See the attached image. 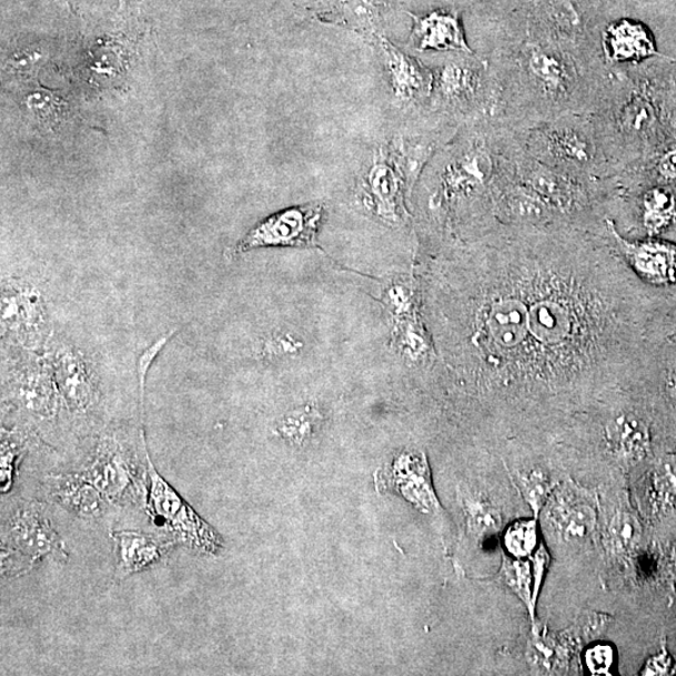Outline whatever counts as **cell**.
Returning <instances> with one entry per match:
<instances>
[{
    "label": "cell",
    "mask_w": 676,
    "mask_h": 676,
    "mask_svg": "<svg viewBox=\"0 0 676 676\" xmlns=\"http://www.w3.org/2000/svg\"><path fill=\"white\" fill-rule=\"evenodd\" d=\"M52 367L68 414L81 418L93 416L101 396L83 356L73 349L62 347L54 354Z\"/></svg>",
    "instance_id": "cell-12"
},
{
    "label": "cell",
    "mask_w": 676,
    "mask_h": 676,
    "mask_svg": "<svg viewBox=\"0 0 676 676\" xmlns=\"http://www.w3.org/2000/svg\"><path fill=\"white\" fill-rule=\"evenodd\" d=\"M676 672V662L668 649L663 646L660 653L652 656L643 666L642 675H672Z\"/></svg>",
    "instance_id": "cell-32"
},
{
    "label": "cell",
    "mask_w": 676,
    "mask_h": 676,
    "mask_svg": "<svg viewBox=\"0 0 676 676\" xmlns=\"http://www.w3.org/2000/svg\"><path fill=\"white\" fill-rule=\"evenodd\" d=\"M78 474L113 504L133 502L147 495V470L141 473L134 456L113 438L102 440L91 462Z\"/></svg>",
    "instance_id": "cell-7"
},
{
    "label": "cell",
    "mask_w": 676,
    "mask_h": 676,
    "mask_svg": "<svg viewBox=\"0 0 676 676\" xmlns=\"http://www.w3.org/2000/svg\"><path fill=\"white\" fill-rule=\"evenodd\" d=\"M26 451L24 440L11 431L2 430V453H0V480L2 493H8L14 482L17 465Z\"/></svg>",
    "instance_id": "cell-26"
},
{
    "label": "cell",
    "mask_w": 676,
    "mask_h": 676,
    "mask_svg": "<svg viewBox=\"0 0 676 676\" xmlns=\"http://www.w3.org/2000/svg\"><path fill=\"white\" fill-rule=\"evenodd\" d=\"M2 322L7 333L29 350L43 345L48 331L47 307L41 292L29 283L14 282L3 290Z\"/></svg>",
    "instance_id": "cell-10"
},
{
    "label": "cell",
    "mask_w": 676,
    "mask_h": 676,
    "mask_svg": "<svg viewBox=\"0 0 676 676\" xmlns=\"http://www.w3.org/2000/svg\"><path fill=\"white\" fill-rule=\"evenodd\" d=\"M505 552L514 558H528L541 546L537 517L522 518L506 527L503 537Z\"/></svg>",
    "instance_id": "cell-23"
},
{
    "label": "cell",
    "mask_w": 676,
    "mask_h": 676,
    "mask_svg": "<svg viewBox=\"0 0 676 676\" xmlns=\"http://www.w3.org/2000/svg\"><path fill=\"white\" fill-rule=\"evenodd\" d=\"M517 485L535 517L541 516L555 486L545 468L535 466L517 475Z\"/></svg>",
    "instance_id": "cell-24"
},
{
    "label": "cell",
    "mask_w": 676,
    "mask_h": 676,
    "mask_svg": "<svg viewBox=\"0 0 676 676\" xmlns=\"http://www.w3.org/2000/svg\"><path fill=\"white\" fill-rule=\"evenodd\" d=\"M599 437L606 455L619 464L640 463L652 453V425L632 406L611 410L602 420Z\"/></svg>",
    "instance_id": "cell-9"
},
{
    "label": "cell",
    "mask_w": 676,
    "mask_h": 676,
    "mask_svg": "<svg viewBox=\"0 0 676 676\" xmlns=\"http://www.w3.org/2000/svg\"><path fill=\"white\" fill-rule=\"evenodd\" d=\"M642 536V526L633 514L617 512L607 525L606 542L615 555H626L634 551Z\"/></svg>",
    "instance_id": "cell-25"
},
{
    "label": "cell",
    "mask_w": 676,
    "mask_h": 676,
    "mask_svg": "<svg viewBox=\"0 0 676 676\" xmlns=\"http://www.w3.org/2000/svg\"><path fill=\"white\" fill-rule=\"evenodd\" d=\"M2 572L4 576H18L52 557L68 561V548L57 533L46 506L36 502L14 505L2 526Z\"/></svg>",
    "instance_id": "cell-3"
},
{
    "label": "cell",
    "mask_w": 676,
    "mask_h": 676,
    "mask_svg": "<svg viewBox=\"0 0 676 676\" xmlns=\"http://www.w3.org/2000/svg\"><path fill=\"white\" fill-rule=\"evenodd\" d=\"M542 514L553 533L566 543L586 541L597 525V508L591 495L572 483L555 486Z\"/></svg>",
    "instance_id": "cell-11"
},
{
    "label": "cell",
    "mask_w": 676,
    "mask_h": 676,
    "mask_svg": "<svg viewBox=\"0 0 676 676\" xmlns=\"http://www.w3.org/2000/svg\"><path fill=\"white\" fill-rule=\"evenodd\" d=\"M4 395L29 424L43 431L54 426L62 410H67L53 367L42 360H26L14 366Z\"/></svg>",
    "instance_id": "cell-6"
},
{
    "label": "cell",
    "mask_w": 676,
    "mask_h": 676,
    "mask_svg": "<svg viewBox=\"0 0 676 676\" xmlns=\"http://www.w3.org/2000/svg\"><path fill=\"white\" fill-rule=\"evenodd\" d=\"M612 622V616L603 613H586L572 628L561 633L532 626L527 643V662L535 674L561 675L572 669L573 662L596 636Z\"/></svg>",
    "instance_id": "cell-5"
},
{
    "label": "cell",
    "mask_w": 676,
    "mask_h": 676,
    "mask_svg": "<svg viewBox=\"0 0 676 676\" xmlns=\"http://www.w3.org/2000/svg\"><path fill=\"white\" fill-rule=\"evenodd\" d=\"M655 172L664 183L676 181V145L666 151L656 162Z\"/></svg>",
    "instance_id": "cell-33"
},
{
    "label": "cell",
    "mask_w": 676,
    "mask_h": 676,
    "mask_svg": "<svg viewBox=\"0 0 676 676\" xmlns=\"http://www.w3.org/2000/svg\"><path fill=\"white\" fill-rule=\"evenodd\" d=\"M115 551L117 581L127 579L137 573L160 563L173 544L142 532L123 531L112 534Z\"/></svg>",
    "instance_id": "cell-14"
},
{
    "label": "cell",
    "mask_w": 676,
    "mask_h": 676,
    "mask_svg": "<svg viewBox=\"0 0 676 676\" xmlns=\"http://www.w3.org/2000/svg\"><path fill=\"white\" fill-rule=\"evenodd\" d=\"M638 214L646 238H658L676 222V193L663 185L644 191Z\"/></svg>",
    "instance_id": "cell-18"
},
{
    "label": "cell",
    "mask_w": 676,
    "mask_h": 676,
    "mask_svg": "<svg viewBox=\"0 0 676 676\" xmlns=\"http://www.w3.org/2000/svg\"><path fill=\"white\" fill-rule=\"evenodd\" d=\"M145 458L149 478L145 508L154 524L165 528L175 543L183 544L195 553L218 555L223 547L221 536L157 472L147 447Z\"/></svg>",
    "instance_id": "cell-4"
},
{
    "label": "cell",
    "mask_w": 676,
    "mask_h": 676,
    "mask_svg": "<svg viewBox=\"0 0 676 676\" xmlns=\"http://www.w3.org/2000/svg\"><path fill=\"white\" fill-rule=\"evenodd\" d=\"M386 52L397 94L405 100L427 97L434 78L426 68L394 48L386 47Z\"/></svg>",
    "instance_id": "cell-19"
},
{
    "label": "cell",
    "mask_w": 676,
    "mask_h": 676,
    "mask_svg": "<svg viewBox=\"0 0 676 676\" xmlns=\"http://www.w3.org/2000/svg\"><path fill=\"white\" fill-rule=\"evenodd\" d=\"M525 152L552 169L589 182L616 178L591 114L565 113L522 131Z\"/></svg>",
    "instance_id": "cell-2"
},
{
    "label": "cell",
    "mask_w": 676,
    "mask_h": 676,
    "mask_svg": "<svg viewBox=\"0 0 676 676\" xmlns=\"http://www.w3.org/2000/svg\"><path fill=\"white\" fill-rule=\"evenodd\" d=\"M502 574L508 589H511L517 596V599L526 607L532 626L536 625L537 604L534 599V579L531 557H504Z\"/></svg>",
    "instance_id": "cell-22"
},
{
    "label": "cell",
    "mask_w": 676,
    "mask_h": 676,
    "mask_svg": "<svg viewBox=\"0 0 676 676\" xmlns=\"http://www.w3.org/2000/svg\"><path fill=\"white\" fill-rule=\"evenodd\" d=\"M648 478L645 495L653 513H668L676 506V454L663 458Z\"/></svg>",
    "instance_id": "cell-21"
},
{
    "label": "cell",
    "mask_w": 676,
    "mask_h": 676,
    "mask_svg": "<svg viewBox=\"0 0 676 676\" xmlns=\"http://www.w3.org/2000/svg\"><path fill=\"white\" fill-rule=\"evenodd\" d=\"M468 525L477 536H492L503 525V516L487 503L473 502L468 505Z\"/></svg>",
    "instance_id": "cell-28"
},
{
    "label": "cell",
    "mask_w": 676,
    "mask_h": 676,
    "mask_svg": "<svg viewBox=\"0 0 676 676\" xmlns=\"http://www.w3.org/2000/svg\"><path fill=\"white\" fill-rule=\"evenodd\" d=\"M175 331L169 333V335H164L161 339L157 340L152 346L147 349L139 360V364H137V372H139V381H140V391H141V404L143 407L144 404V392H145V380L147 374L153 364V361L157 356H159L163 346L171 340L174 335Z\"/></svg>",
    "instance_id": "cell-30"
},
{
    "label": "cell",
    "mask_w": 676,
    "mask_h": 676,
    "mask_svg": "<svg viewBox=\"0 0 676 676\" xmlns=\"http://www.w3.org/2000/svg\"><path fill=\"white\" fill-rule=\"evenodd\" d=\"M582 659L585 670L593 676L613 675L617 663L614 646L597 642L585 646Z\"/></svg>",
    "instance_id": "cell-27"
},
{
    "label": "cell",
    "mask_w": 676,
    "mask_h": 676,
    "mask_svg": "<svg viewBox=\"0 0 676 676\" xmlns=\"http://www.w3.org/2000/svg\"><path fill=\"white\" fill-rule=\"evenodd\" d=\"M603 58L612 65L640 63L656 54L648 29L633 21H620L606 28L602 39Z\"/></svg>",
    "instance_id": "cell-15"
},
{
    "label": "cell",
    "mask_w": 676,
    "mask_h": 676,
    "mask_svg": "<svg viewBox=\"0 0 676 676\" xmlns=\"http://www.w3.org/2000/svg\"><path fill=\"white\" fill-rule=\"evenodd\" d=\"M440 84L446 100L472 101L482 85V68L470 61L448 63L441 73Z\"/></svg>",
    "instance_id": "cell-20"
},
{
    "label": "cell",
    "mask_w": 676,
    "mask_h": 676,
    "mask_svg": "<svg viewBox=\"0 0 676 676\" xmlns=\"http://www.w3.org/2000/svg\"><path fill=\"white\" fill-rule=\"evenodd\" d=\"M47 487L58 504L82 518L101 517L107 503H110L100 490L78 473L52 476Z\"/></svg>",
    "instance_id": "cell-16"
},
{
    "label": "cell",
    "mask_w": 676,
    "mask_h": 676,
    "mask_svg": "<svg viewBox=\"0 0 676 676\" xmlns=\"http://www.w3.org/2000/svg\"><path fill=\"white\" fill-rule=\"evenodd\" d=\"M320 219V208L279 213L251 231L239 244L238 251L262 246H309L315 241Z\"/></svg>",
    "instance_id": "cell-13"
},
{
    "label": "cell",
    "mask_w": 676,
    "mask_h": 676,
    "mask_svg": "<svg viewBox=\"0 0 676 676\" xmlns=\"http://www.w3.org/2000/svg\"><path fill=\"white\" fill-rule=\"evenodd\" d=\"M414 41L420 51H455L473 54L466 43L462 24L454 14L433 13L415 18Z\"/></svg>",
    "instance_id": "cell-17"
},
{
    "label": "cell",
    "mask_w": 676,
    "mask_h": 676,
    "mask_svg": "<svg viewBox=\"0 0 676 676\" xmlns=\"http://www.w3.org/2000/svg\"><path fill=\"white\" fill-rule=\"evenodd\" d=\"M438 273L451 385L518 417L601 400L645 367L646 287L606 223H500Z\"/></svg>",
    "instance_id": "cell-1"
},
{
    "label": "cell",
    "mask_w": 676,
    "mask_h": 676,
    "mask_svg": "<svg viewBox=\"0 0 676 676\" xmlns=\"http://www.w3.org/2000/svg\"><path fill=\"white\" fill-rule=\"evenodd\" d=\"M664 389L666 395L674 405H676V360L668 362L664 370Z\"/></svg>",
    "instance_id": "cell-34"
},
{
    "label": "cell",
    "mask_w": 676,
    "mask_h": 676,
    "mask_svg": "<svg viewBox=\"0 0 676 676\" xmlns=\"http://www.w3.org/2000/svg\"><path fill=\"white\" fill-rule=\"evenodd\" d=\"M533 567V579H534V599L537 604L538 597H541L545 576L551 566V554H548L545 545L541 544L537 551L531 556Z\"/></svg>",
    "instance_id": "cell-31"
},
{
    "label": "cell",
    "mask_w": 676,
    "mask_h": 676,
    "mask_svg": "<svg viewBox=\"0 0 676 676\" xmlns=\"http://www.w3.org/2000/svg\"><path fill=\"white\" fill-rule=\"evenodd\" d=\"M615 246L628 268L646 286H676V244L658 238L628 239L605 218Z\"/></svg>",
    "instance_id": "cell-8"
},
{
    "label": "cell",
    "mask_w": 676,
    "mask_h": 676,
    "mask_svg": "<svg viewBox=\"0 0 676 676\" xmlns=\"http://www.w3.org/2000/svg\"><path fill=\"white\" fill-rule=\"evenodd\" d=\"M27 111L36 117L38 121L51 122L61 115L63 102L60 97L52 92L38 90L29 93L26 98Z\"/></svg>",
    "instance_id": "cell-29"
}]
</instances>
